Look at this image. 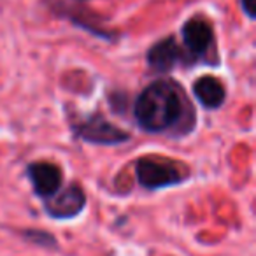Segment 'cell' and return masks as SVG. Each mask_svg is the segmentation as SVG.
<instances>
[{
    "label": "cell",
    "mask_w": 256,
    "mask_h": 256,
    "mask_svg": "<svg viewBox=\"0 0 256 256\" xmlns=\"http://www.w3.org/2000/svg\"><path fill=\"white\" fill-rule=\"evenodd\" d=\"M193 95L206 109H220L226 100L224 84L214 76H202L193 82Z\"/></svg>",
    "instance_id": "cell-8"
},
{
    "label": "cell",
    "mask_w": 256,
    "mask_h": 256,
    "mask_svg": "<svg viewBox=\"0 0 256 256\" xmlns=\"http://www.w3.org/2000/svg\"><path fill=\"white\" fill-rule=\"evenodd\" d=\"M86 207V193L78 182L60 188L53 196L46 198L44 210L53 220H72Z\"/></svg>",
    "instance_id": "cell-5"
},
{
    "label": "cell",
    "mask_w": 256,
    "mask_h": 256,
    "mask_svg": "<svg viewBox=\"0 0 256 256\" xmlns=\"http://www.w3.org/2000/svg\"><path fill=\"white\" fill-rule=\"evenodd\" d=\"M137 181L146 190H162L188 179V168L165 156H142L136 164Z\"/></svg>",
    "instance_id": "cell-2"
},
{
    "label": "cell",
    "mask_w": 256,
    "mask_h": 256,
    "mask_svg": "<svg viewBox=\"0 0 256 256\" xmlns=\"http://www.w3.org/2000/svg\"><path fill=\"white\" fill-rule=\"evenodd\" d=\"M26 174H28V179L32 181L34 193L44 200L53 196L62 188V182H64L62 168L58 165L51 164V162L30 164L26 167Z\"/></svg>",
    "instance_id": "cell-7"
},
{
    "label": "cell",
    "mask_w": 256,
    "mask_h": 256,
    "mask_svg": "<svg viewBox=\"0 0 256 256\" xmlns=\"http://www.w3.org/2000/svg\"><path fill=\"white\" fill-rule=\"evenodd\" d=\"M240 9L249 20H254L256 18V12H254V0H240Z\"/></svg>",
    "instance_id": "cell-10"
},
{
    "label": "cell",
    "mask_w": 256,
    "mask_h": 256,
    "mask_svg": "<svg viewBox=\"0 0 256 256\" xmlns=\"http://www.w3.org/2000/svg\"><path fill=\"white\" fill-rule=\"evenodd\" d=\"M146 60L151 70L158 72V74H167V72L174 70L179 64H186V54L178 39L174 36H168L150 48Z\"/></svg>",
    "instance_id": "cell-6"
},
{
    "label": "cell",
    "mask_w": 256,
    "mask_h": 256,
    "mask_svg": "<svg viewBox=\"0 0 256 256\" xmlns=\"http://www.w3.org/2000/svg\"><path fill=\"white\" fill-rule=\"evenodd\" d=\"M134 118L148 134L178 130L190 134L195 126V110L182 88L172 79L150 82L134 104Z\"/></svg>",
    "instance_id": "cell-1"
},
{
    "label": "cell",
    "mask_w": 256,
    "mask_h": 256,
    "mask_svg": "<svg viewBox=\"0 0 256 256\" xmlns=\"http://www.w3.org/2000/svg\"><path fill=\"white\" fill-rule=\"evenodd\" d=\"M23 237L26 238L28 242L36 246H42V248H53L56 249V238L53 237L51 234L48 232H42V230H25L23 232Z\"/></svg>",
    "instance_id": "cell-9"
},
{
    "label": "cell",
    "mask_w": 256,
    "mask_h": 256,
    "mask_svg": "<svg viewBox=\"0 0 256 256\" xmlns=\"http://www.w3.org/2000/svg\"><path fill=\"white\" fill-rule=\"evenodd\" d=\"M72 132L78 139L90 144H100V146H118L130 140V134L100 114H92L81 123H76L72 126Z\"/></svg>",
    "instance_id": "cell-4"
},
{
    "label": "cell",
    "mask_w": 256,
    "mask_h": 256,
    "mask_svg": "<svg viewBox=\"0 0 256 256\" xmlns=\"http://www.w3.org/2000/svg\"><path fill=\"white\" fill-rule=\"evenodd\" d=\"M79 2H84V0H79Z\"/></svg>",
    "instance_id": "cell-11"
},
{
    "label": "cell",
    "mask_w": 256,
    "mask_h": 256,
    "mask_svg": "<svg viewBox=\"0 0 256 256\" xmlns=\"http://www.w3.org/2000/svg\"><path fill=\"white\" fill-rule=\"evenodd\" d=\"M182 50L186 54V64L204 62L209 58L214 48V30L202 16H193L182 25Z\"/></svg>",
    "instance_id": "cell-3"
}]
</instances>
